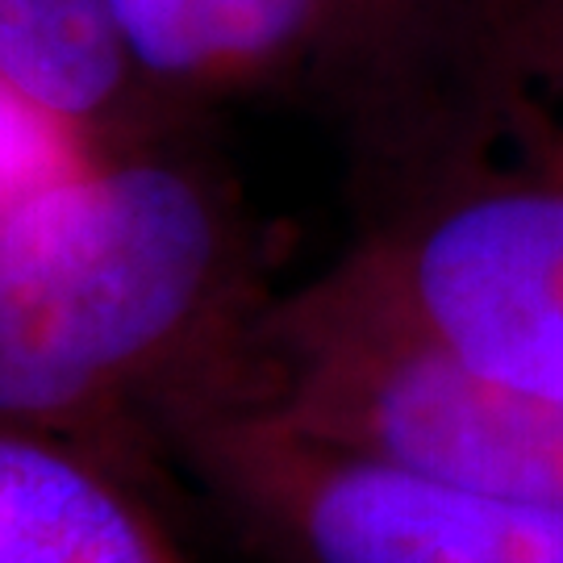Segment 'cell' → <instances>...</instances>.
<instances>
[{
    "label": "cell",
    "instance_id": "3957f363",
    "mask_svg": "<svg viewBox=\"0 0 563 563\" xmlns=\"http://www.w3.org/2000/svg\"><path fill=\"white\" fill-rule=\"evenodd\" d=\"M222 405L426 481L563 505V401L313 309L297 292L267 301Z\"/></svg>",
    "mask_w": 563,
    "mask_h": 563
},
{
    "label": "cell",
    "instance_id": "5b68a950",
    "mask_svg": "<svg viewBox=\"0 0 563 563\" xmlns=\"http://www.w3.org/2000/svg\"><path fill=\"white\" fill-rule=\"evenodd\" d=\"M514 0H330L313 84L393 188L460 155ZM388 188V192H393Z\"/></svg>",
    "mask_w": 563,
    "mask_h": 563
},
{
    "label": "cell",
    "instance_id": "52a82bcc",
    "mask_svg": "<svg viewBox=\"0 0 563 563\" xmlns=\"http://www.w3.org/2000/svg\"><path fill=\"white\" fill-rule=\"evenodd\" d=\"M125 51L176 113L313 80L330 0H104Z\"/></svg>",
    "mask_w": 563,
    "mask_h": 563
},
{
    "label": "cell",
    "instance_id": "7a4b0ae2",
    "mask_svg": "<svg viewBox=\"0 0 563 563\" xmlns=\"http://www.w3.org/2000/svg\"><path fill=\"white\" fill-rule=\"evenodd\" d=\"M292 292L563 401V92L505 104L472 155L393 188Z\"/></svg>",
    "mask_w": 563,
    "mask_h": 563
},
{
    "label": "cell",
    "instance_id": "8992f818",
    "mask_svg": "<svg viewBox=\"0 0 563 563\" xmlns=\"http://www.w3.org/2000/svg\"><path fill=\"white\" fill-rule=\"evenodd\" d=\"M0 92L80 155L172 139L104 0H0Z\"/></svg>",
    "mask_w": 563,
    "mask_h": 563
},
{
    "label": "cell",
    "instance_id": "6da1fadb",
    "mask_svg": "<svg viewBox=\"0 0 563 563\" xmlns=\"http://www.w3.org/2000/svg\"><path fill=\"white\" fill-rule=\"evenodd\" d=\"M276 288L218 167L172 139L84 155L0 205V430L139 476L222 405Z\"/></svg>",
    "mask_w": 563,
    "mask_h": 563
},
{
    "label": "cell",
    "instance_id": "277c9868",
    "mask_svg": "<svg viewBox=\"0 0 563 563\" xmlns=\"http://www.w3.org/2000/svg\"><path fill=\"white\" fill-rule=\"evenodd\" d=\"M155 460L272 563H563V505L426 481L234 405L172 418Z\"/></svg>",
    "mask_w": 563,
    "mask_h": 563
},
{
    "label": "cell",
    "instance_id": "ba28073f",
    "mask_svg": "<svg viewBox=\"0 0 563 563\" xmlns=\"http://www.w3.org/2000/svg\"><path fill=\"white\" fill-rule=\"evenodd\" d=\"M0 563H197L139 481L42 434L0 430Z\"/></svg>",
    "mask_w": 563,
    "mask_h": 563
},
{
    "label": "cell",
    "instance_id": "30bf717a",
    "mask_svg": "<svg viewBox=\"0 0 563 563\" xmlns=\"http://www.w3.org/2000/svg\"><path fill=\"white\" fill-rule=\"evenodd\" d=\"M76 159H84L80 151H71L42 121L30 118L13 97L0 92V205Z\"/></svg>",
    "mask_w": 563,
    "mask_h": 563
},
{
    "label": "cell",
    "instance_id": "9c48e42d",
    "mask_svg": "<svg viewBox=\"0 0 563 563\" xmlns=\"http://www.w3.org/2000/svg\"><path fill=\"white\" fill-rule=\"evenodd\" d=\"M555 92H563V0H514L488 63L467 151H476L488 139L505 104H514L518 97H555Z\"/></svg>",
    "mask_w": 563,
    "mask_h": 563
}]
</instances>
